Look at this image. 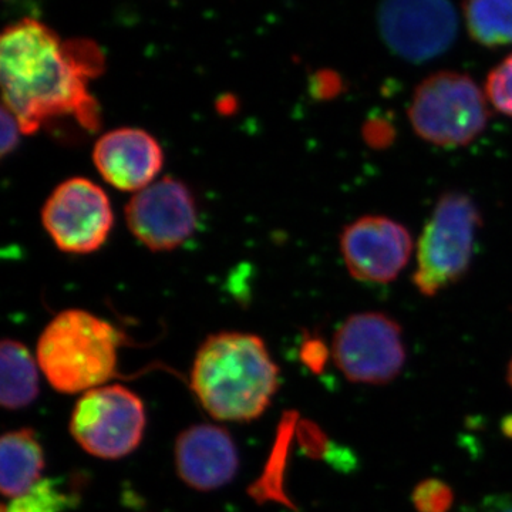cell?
<instances>
[{
  "mask_svg": "<svg viewBox=\"0 0 512 512\" xmlns=\"http://www.w3.org/2000/svg\"><path fill=\"white\" fill-rule=\"evenodd\" d=\"M77 498L66 491L62 481L42 478L29 491L3 504L2 512H67Z\"/></svg>",
  "mask_w": 512,
  "mask_h": 512,
  "instance_id": "obj_17",
  "label": "cell"
},
{
  "mask_svg": "<svg viewBox=\"0 0 512 512\" xmlns=\"http://www.w3.org/2000/svg\"><path fill=\"white\" fill-rule=\"evenodd\" d=\"M93 163L111 187L136 194L157 181L164 151L157 138L143 128L120 127L96 141Z\"/></svg>",
  "mask_w": 512,
  "mask_h": 512,
  "instance_id": "obj_12",
  "label": "cell"
},
{
  "mask_svg": "<svg viewBox=\"0 0 512 512\" xmlns=\"http://www.w3.org/2000/svg\"><path fill=\"white\" fill-rule=\"evenodd\" d=\"M480 227V211L468 195H441L417 244L413 284L421 295H439L466 276Z\"/></svg>",
  "mask_w": 512,
  "mask_h": 512,
  "instance_id": "obj_4",
  "label": "cell"
},
{
  "mask_svg": "<svg viewBox=\"0 0 512 512\" xmlns=\"http://www.w3.org/2000/svg\"><path fill=\"white\" fill-rule=\"evenodd\" d=\"M121 336L107 320L67 309L47 323L36 359L47 382L64 394L86 393L116 375Z\"/></svg>",
  "mask_w": 512,
  "mask_h": 512,
  "instance_id": "obj_3",
  "label": "cell"
},
{
  "mask_svg": "<svg viewBox=\"0 0 512 512\" xmlns=\"http://www.w3.org/2000/svg\"><path fill=\"white\" fill-rule=\"evenodd\" d=\"M20 134H23V130L15 114L2 106V130H0L2 143H0V150H2L3 157L8 156L18 146Z\"/></svg>",
  "mask_w": 512,
  "mask_h": 512,
  "instance_id": "obj_20",
  "label": "cell"
},
{
  "mask_svg": "<svg viewBox=\"0 0 512 512\" xmlns=\"http://www.w3.org/2000/svg\"><path fill=\"white\" fill-rule=\"evenodd\" d=\"M508 383H510V386L512 387V359L510 362V366H508Z\"/></svg>",
  "mask_w": 512,
  "mask_h": 512,
  "instance_id": "obj_22",
  "label": "cell"
},
{
  "mask_svg": "<svg viewBox=\"0 0 512 512\" xmlns=\"http://www.w3.org/2000/svg\"><path fill=\"white\" fill-rule=\"evenodd\" d=\"M463 18L477 45L488 49L512 45V0H464Z\"/></svg>",
  "mask_w": 512,
  "mask_h": 512,
  "instance_id": "obj_16",
  "label": "cell"
},
{
  "mask_svg": "<svg viewBox=\"0 0 512 512\" xmlns=\"http://www.w3.org/2000/svg\"><path fill=\"white\" fill-rule=\"evenodd\" d=\"M377 28L394 55L423 63L443 55L453 45L458 16L450 0H382Z\"/></svg>",
  "mask_w": 512,
  "mask_h": 512,
  "instance_id": "obj_9",
  "label": "cell"
},
{
  "mask_svg": "<svg viewBox=\"0 0 512 512\" xmlns=\"http://www.w3.org/2000/svg\"><path fill=\"white\" fill-rule=\"evenodd\" d=\"M39 363L25 345L5 339L0 345V404L6 410L30 406L39 396Z\"/></svg>",
  "mask_w": 512,
  "mask_h": 512,
  "instance_id": "obj_15",
  "label": "cell"
},
{
  "mask_svg": "<svg viewBox=\"0 0 512 512\" xmlns=\"http://www.w3.org/2000/svg\"><path fill=\"white\" fill-rule=\"evenodd\" d=\"M412 501L419 512H448L453 505L454 494L443 481L429 478L414 488Z\"/></svg>",
  "mask_w": 512,
  "mask_h": 512,
  "instance_id": "obj_19",
  "label": "cell"
},
{
  "mask_svg": "<svg viewBox=\"0 0 512 512\" xmlns=\"http://www.w3.org/2000/svg\"><path fill=\"white\" fill-rule=\"evenodd\" d=\"M484 93L494 110L512 119V53L488 73Z\"/></svg>",
  "mask_w": 512,
  "mask_h": 512,
  "instance_id": "obj_18",
  "label": "cell"
},
{
  "mask_svg": "<svg viewBox=\"0 0 512 512\" xmlns=\"http://www.w3.org/2000/svg\"><path fill=\"white\" fill-rule=\"evenodd\" d=\"M175 466L188 487L198 491L218 490L231 483L237 474V447L222 427L195 424L178 436Z\"/></svg>",
  "mask_w": 512,
  "mask_h": 512,
  "instance_id": "obj_13",
  "label": "cell"
},
{
  "mask_svg": "<svg viewBox=\"0 0 512 512\" xmlns=\"http://www.w3.org/2000/svg\"><path fill=\"white\" fill-rule=\"evenodd\" d=\"M393 138V128L384 120H372L365 126V140L372 147L389 146Z\"/></svg>",
  "mask_w": 512,
  "mask_h": 512,
  "instance_id": "obj_21",
  "label": "cell"
},
{
  "mask_svg": "<svg viewBox=\"0 0 512 512\" xmlns=\"http://www.w3.org/2000/svg\"><path fill=\"white\" fill-rule=\"evenodd\" d=\"M45 456L35 431H8L0 440V491L3 497L16 498L42 480Z\"/></svg>",
  "mask_w": 512,
  "mask_h": 512,
  "instance_id": "obj_14",
  "label": "cell"
},
{
  "mask_svg": "<svg viewBox=\"0 0 512 512\" xmlns=\"http://www.w3.org/2000/svg\"><path fill=\"white\" fill-rule=\"evenodd\" d=\"M69 429L90 456L119 460L133 453L143 439L144 404L120 384L96 387L74 406Z\"/></svg>",
  "mask_w": 512,
  "mask_h": 512,
  "instance_id": "obj_6",
  "label": "cell"
},
{
  "mask_svg": "<svg viewBox=\"0 0 512 512\" xmlns=\"http://www.w3.org/2000/svg\"><path fill=\"white\" fill-rule=\"evenodd\" d=\"M101 69L99 47L63 42L35 19L9 26L0 40L3 106L15 114L23 134L69 116L84 127L96 126L99 114L87 83Z\"/></svg>",
  "mask_w": 512,
  "mask_h": 512,
  "instance_id": "obj_1",
  "label": "cell"
},
{
  "mask_svg": "<svg viewBox=\"0 0 512 512\" xmlns=\"http://www.w3.org/2000/svg\"><path fill=\"white\" fill-rule=\"evenodd\" d=\"M42 224L60 251L93 254L106 244L113 229V208L100 185L89 178H69L47 197Z\"/></svg>",
  "mask_w": 512,
  "mask_h": 512,
  "instance_id": "obj_8",
  "label": "cell"
},
{
  "mask_svg": "<svg viewBox=\"0 0 512 512\" xmlns=\"http://www.w3.org/2000/svg\"><path fill=\"white\" fill-rule=\"evenodd\" d=\"M127 227L133 237L153 252L180 248L194 235L197 202L188 185L174 177L154 181L127 202Z\"/></svg>",
  "mask_w": 512,
  "mask_h": 512,
  "instance_id": "obj_10",
  "label": "cell"
},
{
  "mask_svg": "<svg viewBox=\"0 0 512 512\" xmlns=\"http://www.w3.org/2000/svg\"><path fill=\"white\" fill-rule=\"evenodd\" d=\"M340 251L349 274L369 284H389L409 264L413 239L400 222L362 217L343 229Z\"/></svg>",
  "mask_w": 512,
  "mask_h": 512,
  "instance_id": "obj_11",
  "label": "cell"
},
{
  "mask_svg": "<svg viewBox=\"0 0 512 512\" xmlns=\"http://www.w3.org/2000/svg\"><path fill=\"white\" fill-rule=\"evenodd\" d=\"M332 356L350 382L372 386L390 383L406 362L403 330L384 313H356L336 332Z\"/></svg>",
  "mask_w": 512,
  "mask_h": 512,
  "instance_id": "obj_7",
  "label": "cell"
},
{
  "mask_svg": "<svg viewBox=\"0 0 512 512\" xmlns=\"http://www.w3.org/2000/svg\"><path fill=\"white\" fill-rule=\"evenodd\" d=\"M484 90L468 74H430L414 90L409 120L414 133L437 147H464L487 127L490 119Z\"/></svg>",
  "mask_w": 512,
  "mask_h": 512,
  "instance_id": "obj_5",
  "label": "cell"
},
{
  "mask_svg": "<svg viewBox=\"0 0 512 512\" xmlns=\"http://www.w3.org/2000/svg\"><path fill=\"white\" fill-rule=\"evenodd\" d=\"M500 512H512V507L505 508V510L500 511Z\"/></svg>",
  "mask_w": 512,
  "mask_h": 512,
  "instance_id": "obj_23",
  "label": "cell"
},
{
  "mask_svg": "<svg viewBox=\"0 0 512 512\" xmlns=\"http://www.w3.org/2000/svg\"><path fill=\"white\" fill-rule=\"evenodd\" d=\"M279 370L264 340L251 333L208 336L195 355L191 387L212 419L251 421L268 409Z\"/></svg>",
  "mask_w": 512,
  "mask_h": 512,
  "instance_id": "obj_2",
  "label": "cell"
}]
</instances>
